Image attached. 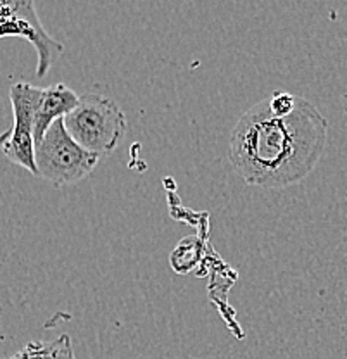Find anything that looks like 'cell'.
Wrapping results in <instances>:
<instances>
[{"mask_svg":"<svg viewBox=\"0 0 347 359\" xmlns=\"http://www.w3.org/2000/svg\"><path fill=\"white\" fill-rule=\"evenodd\" d=\"M327 137V118L309 100L297 97L294 111L277 118L264 99L249 107L231 130L230 163L249 185L283 189L315 170Z\"/></svg>","mask_w":347,"mask_h":359,"instance_id":"cell-1","label":"cell"},{"mask_svg":"<svg viewBox=\"0 0 347 359\" xmlns=\"http://www.w3.org/2000/svg\"><path fill=\"white\" fill-rule=\"evenodd\" d=\"M62 125L80 147L102 157L118 147L126 132V116L109 97L85 93L78 106L62 118Z\"/></svg>","mask_w":347,"mask_h":359,"instance_id":"cell-2","label":"cell"},{"mask_svg":"<svg viewBox=\"0 0 347 359\" xmlns=\"http://www.w3.org/2000/svg\"><path fill=\"white\" fill-rule=\"evenodd\" d=\"M99 156L85 151L69 137L62 125V118L55 119L35 145L36 175L54 183L55 187L73 185L95 170Z\"/></svg>","mask_w":347,"mask_h":359,"instance_id":"cell-3","label":"cell"},{"mask_svg":"<svg viewBox=\"0 0 347 359\" xmlns=\"http://www.w3.org/2000/svg\"><path fill=\"white\" fill-rule=\"evenodd\" d=\"M42 88L32 83H20L11 87V104L14 112V125L11 128L9 138L2 147V154L25 168L29 173L36 175L35 168V140H33V118H35V107L40 99ZM39 177V175H36Z\"/></svg>","mask_w":347,"mask_h":359,"instance_id":"cell-4","label":"cell"},{"mask_svg":"<svg viewBox=\"0 0 347 359\" xmlns=\"http://www.w3.org/2000/svg\"><path fill=\"white\" fill-rule=\"evenodd\" d=\"M23 36L39 52L36 76L43 78L50 69L62 45L52 40L43 29L33 2H0V39Z\"/></svg>","mask_w":347,"mask_h":359,"instance_id":"cell-5","label":"cell"},{"mask_svg":"<svg viewBox=\"0 0 347 359\" xmlns=\"http://www.w3.org/2000/svg\"><path fill=\"white\" fill-rule=\"evenodd\" d=\"M80 95L73 92L64 83L52 85L42 88L40 99L35 107V118H33V140L35 145L43 138V135L55 119L64 118L74 107L78 106Z\"/></svg>","mask_w":347,"mask_h":359,"instance_id":"cell-6","label":"cell"},{"mask_svg":"<svg viewBox=\"0 0 347 359\" xmlns=\"http://www.w3.org/2000/svg\"><path fill=\"white\" fill-rule=\"evenodd\" d=\"M6 359H76L69 335L62 334L52 340H33L23 349Z\"/></svg>","mask_w":347,"mask_h":359,"instance_id":"cell-7","label":"cell"},{"mask_svg":"<svg viewBox=\"0 0 347 359\" xmlns=\"http://www.w3.org/2000/svg\"><path fill=\"white\" fill-rule=\"evenodd\" d=\"M266 104L271 114L277 116V118H283L294 111L297 104V95H292L289 92H275L268 97Z\"/></svg>","mask_w":347,"mask_h":359,"instance_id":"cell-8","label":"cell"},{"mask_svg":"<svg viewBox=\"0 0 347 359\" xmlns=\"http://www.w3.org/2000/svg\"><path fill=\"white\" fill-rule=\"evenodd\" d=\"M9 135H11V128L7 130V132H4L2 135H0V151H2L4 144H6V140H7V138H9Z\"/></svg>","mask_w":347,"mask_h":359,"instance_id":"cell-9","label":"cell"},{"mask_svg":"<svg viewBox=\"0 0 347 359\" xmlns=\"http://www.w3.org/2000/svg\"><path fill=\"white\" fill-rule=\"evenodd\" d=\"M346 109H347V100H346Z\"/></svg>","mask_w":347,"mask_h":359,"instance_id":"cell-10","label":"cell"}]
</instances>
